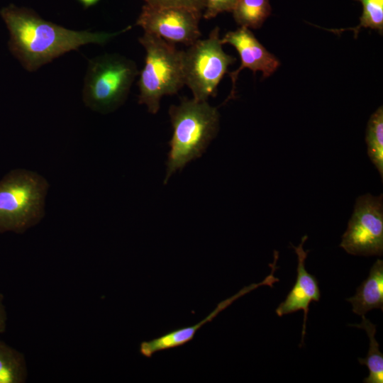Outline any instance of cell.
I'll list each match as a JSON object with an SVG mask.
<instances>
[{
	"label": "cell",
	"mask_w": 383,
	"mask_h": 383,
	"mask_svg": "<svg viewBox=\"0 0 383 383\" xmlns=\"http://www.w3.org/2000/svg\"><path fill=\"white\" fill-rule=\"evenodd\" d=\"M340 247L353 255L382 256L383 196L371 194L356 199Z\"/></svg>",
	"instance_id": "obj_7"
},
{
	"label": "cell",
	"mask_w": 383,
	"mask_h": 383,
	"mask_svg": "<svg viewBox=\"0 0 383 383\" xmlns=\"http://www.w3.org/2000/svg\"><path fill=\"white\" fill-rule=\"evenodd\" d=\"M204 11L202 17L211 19L218 14L228 11L231 12L238 0H204Z\"/></svg>",
	"instance_id": "obj_17"
},
{
	"label": "cell",
	"mask_w": 383,
	"mask_h": 383,
	"mask_svg": "<svg viewBox=\"0 0 383 383\" xmlns=\"http://www.w3.org/2000/svg\"><path fill=\"white\" fill-rule=\"evenodd\" d=\"M169 115L173 134L169 143L165 184L177 170L199 157L219 129V113L207 101L184 97L179 104L170 107Z\"/></svg>",
	"instance_id": "obj_2"
},
{
	"label": "cell",
	"mask_w": 383,
	"mask_h": 383,
	"mask_svg": "<svg viewBox=\"0 0 383 383\" xmlns=\"http://www.w3.org/2000/svg\"><path fill=\"white\" fill-rule=\"evenodd\" d=\"M353 312L363 316L379 309L383 311V260L377 259L370 268L367 279L357 288L354 296L346 299Z\"/></svg>",
	"instance_id": "obj_12"
},
{
	"label": "cell",
	"mask_w": 383,
	"mask_h": 383,
	"mask_svg": "<svg viewBox=\"0 0 383 383\" xmlns=\"http://www.w3.org/2000/svg\"><path fill=\"white\" fill-rule=\"evenodd\" d=\"M0 14L9 31V49L28 72L84 45H104L131 27L115 33L67 29L42 18L33 10L11 4Z\"/></svg>",
	"instance_id": "obj_1"
},
{
	"label": "cell",
	"mask_w": 383,
	"mask_h": 383,
	"mask_svg": "<svg viewBox=\"0 0 383 383\" xmlns=\"http://www.w3.org/2000/svg\"><path fill=\"white\" fill-rule=\"evenodd\" d=\"M218 27L206 39H199L183 51V74L187 85L197 101L214 96L216 89L230 65L235 58L222 48Z\"/></svg>",
	"instance_id": "obj_6"
},
{
	"label": "cell",
	"mask_w": 383,
	"mask_h": 383,
	"mask_svg": "<svg viewBox=\"0 0 383 383\" xmlns=\"http://www.w3.org/2000/svg\"><path fill=\"white\" fill-rule=\"evenodd\" d=\"M202 13L184 7L155 6L145 4L136 25L145 33L172 43L187 46L200 39L199 24Z\"/></svg>",
	"instance_id": "obj_8"
},
{
	"label": "cell",
	"mask_w": 383,
	"mask_h": 383,
	"mask_svg": "<svg viewBox=\"0 0 383 383\" xmlns=\"http://www.w3.org/2000/svg\"><path fill=\"white\" fill-rule=\"evenodd\" d=\"M145 4L155 6H177L193 9L199 12L204 10V0H144Z\"/></svg>",
	"instance_id": "obj_19"
},
{
	"label": "cell",
	"mask_w": 383,
	"mask_h": 383,
	"mask_svg": "<svg viewBox=\"0 0 383 383\" xmlns=\"http://www.w3.org/2000/svg\"><path fill=\"white\" fill-rule=\"evenodd\" d=\"M274 274V272L271 270V272L261 282L245 287L235 295L221 301L209 316L198 323L192 326L178 328L152 340L142 342L139 349L140 353L146 357H151L157 352L177 348L187 343L193 339L200 328L205 323L210 322L221 311L240 296L262 285L272 287L273 283L279 281V279L275 277Z\"/></svg>",
	"instance_id": "obj_11"
},
{
	"label": "cell",
	"mask_w": 383,
	"mask_h": 383,
	"mask_svg": "<svg viewBox=\"0 0 383 383\" xmlns=\"http://www.w3.org/2000/svg\"><path fill=\"white\" fill-rule=\"evenodd\" d=\"M222 44H230L238 52L241 64L235 71L230 72L232 89L228 97L235 94V83L238 74L244 68L251 70L254 74L260 71L263 77L270 76L279 65L278 59L257 40L249 28L240 26L234 31H229L221 39Z\"/></svg>",
	"instance_id": "obj_9"
},
{
	"label": "cell",
	"mask_w": 383,
	"mask_h": 383,
	"mask_svg": "<svg viewBox=\"0 0 383 383\" xmlns=\"http://www.w3.org/2000/svg\"><path fill=\"white\" fill-rule=\"evenodd\" d=\"M231 12L240 26L258 28L271 13L270 0H238Z\"/></svg>",
	"instance_id": "obj_14"
},
{
	"label": "cell",
	"mask_w": 383,
	"mask_h": 383,
	"mask_svg": "<svg viewBox=\"0 0 383 383\" xmlns=\"http://www.w3.org/2000/svg\"><path fill=\"white\" fill-rule=\"evenodd\" d=\"M138 74L135 62L118 54H104L90 60L82 91L84 103L101 113L114 111L126 100Z\"/></svg>",
	"instance_id": "obj_4"
},
{
	"label": "cell",
	"mask_w": 383,
	"mask_h": 383,
	"mask_svg": "<svg viewBox=\"0 0 383 383\" xmlns=\"http://www.w3.org/2000/svg\"><path fill=\"white\" fill-rule=\"evenodd\" d=\"M85 8L95 5L99 0H78Z\"/></svg>",
	"instance_id": "obj_20"
},
{
	"label": "cell",
	"mask_w": 383,
	"mask_h": 383,
	"mask_svg": "<svg viewBox=\"0 0 383 383\" xmlns=\"http://www.w3.org/2000/svg\"><path fill=\"white\" fill-rule=\"evenodd\" d=\"M307 239L308 236L305 235L302 237L301 243L298 246H294L292 243H290L298 258L296 279L285 299L279 304L275 310L278 316L292 313L299 310L304 311L300 347L303 345L306 334L309 305L312 301H319L321 298V292L316 277L309 273L305 267V261L309 250H304L303 245Z\"/></svg>",
	"instance_id": "obj_10"
},
{
	"label": "cell",
	"mask_w": 383,
	"mask_h": 383,
	"mask_svg": "<svg viewBox=\"0 0 383 383\" xmlns=\"http://www.w3.org/2000/svg\"><path fill=\"white\" fill-rule=\"evenodd\" d=\"M19 372L16 362L0 352V383H13L18 380Z\"/></svg>",
	"instance_id": "obj_18"
},
{
	"label": "cell",
	"mask_w": 383,
	"mask_h": 383,
	"mask_svg": "<svg viewBox=\"0 0 383 383\" xmlns=\"http://www.w3.org/2000/svg\"><path fill=\"white\" fill-rule=\"evenodd\" d=\"M362 5V13L360 23L355 28L341 29L352 30L356 38L362 28H369L378 30L381 33L383 30V0H356Z\"/></svg>",
	"instance_id": "obj_16"
},
{
	"label": "cell",
	"mask_w": 383,
	"mask_h": 383,
	"mask_svg": "<svg viewBox=\"0 0 383 383\" xmlns=\"http://www.w3.org/2000/svg\"><path fill=\"white\" fill-rule=\"evenodd\" d=\"M49 184L40 174L16 170L0 182V228L23 231L44 215Z\"/></svg>",
	"instance_id": "obj_5"
},
{
	"label": "cell",
	"mask_w": 383,
	"mask_h": 383,
	"mask_svg": "<svg viewBox=\"0 0 383 383\" xmlns=\"http://www.w3.org/2000/svg\"><path fill=\"white\" fill-rule=\"evenodd\" d=\"M365 141L367 155L383 179V108L379 106L370 116Z\"/></svg>",
	"instance_id": "obj_15"
},
{
	"label": "cell",
	"mask_w": 383,
	"mask_h": 383,
	"mask_svg": "<svg viewBox=\"0 0 383 383\" xmlns=\"http://www.w3.org/2000/svg\"><path fill=\"white\" fill-rule=\"evenodd\" d=\"M366 331L369 338V350L365 358L358 357L360 365H365L369 370V375L363 379L364 383L383 382V354L379 350V345L375 338L376 325L362 316V321L359 324H348Z\"/></svg>",
	"instance_id": "obj_13"
},
{
	"label": "cell",
	"mask_w": 383,
	"mask_h": 383,
	"mask_svg": "<svg viewBox=\"0 0 383 383\" xmlns=\"http://www.w3.org/2000/svg\"><path fill=\"white\" fill-rule=\"evenodd\" d=\"M145 50V63L138 80V103L150 113L158 112L161 99L177 94L184 85L183 51L174 43L148 33L139 38Z\"/></svg>",
	"instance_id": "obj_3"
}]
</instances>
